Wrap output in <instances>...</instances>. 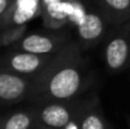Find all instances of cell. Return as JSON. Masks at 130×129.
<instances>
[{
	"instance_id": "cell-9",
	"label": "cell",
	"mask_w": 130,
	"mask_h": 129,
	"mask_svg": "<svg viewBox=\"0 0 130 129\" xmlns=\"http://www.w3.org/2000/svg\"><path fill=\"white\" fill-rule=\"evenodd\" d=\"M42 0H15L10 9L0 18V29L27 24L29 20L41 18Z\"/></svg>"
},
{
	"instance_id": "cell-11",
	"label": "cell",
	"mask_w": 130,
	"mask_h": 129,
	"mask_svg": "<svg viewBox=\"0 0 130 129\" xmlns=\"http://www.w3.org/2000/svg\"><path fill=\"white\" fill-rule=\"evenodd\" d=\"M107 19L111 27L130 22V0H90Z\"/></svg>"
},
{
	"instance_id": "cell-2",
	"label": "cell",
	"mask_w": 130,
	"mask_h": 129,
	"mask_svg": "<svg viewBox=\"0 0 130 129\" xmlns=\"http://www.w3.org/2000/svg\"><path fill=\"white\" fill-rule=\"evenodd\" d=\"M86 97L63 101H45L33 104L36 110L37 128L78 129L77 119Z\"/></svg>"
},
{
	"instance_id": "cell-12",
	"label": "cell",
	"mask_w": 130,
	"mask_h": 129,
	"mask_svg": "<svg viewBox=\"0 0 130 129\" xmlns=\"http://www.w3.org/2000/svg\"><path fill=\"white\" fill-rule=\"evenodd\" d=\"M36 110L34 106L18 109L0 115V129H36Z\"/></svg>"
},
{
	"instance_id": "cell-7",
	"label": "cell",
	"mask_w": 130,
	"mask_h": 129,
	"mask_svg": "<svg viewBox=\"0 0 130 129\" xmlns=\"http://www.w3.org/2000/svg\"><path fill=\"white\" fill-rule=\"evenodd\" d=\"M85 0H42L41 19L47 29L59 31L72 25Z\"/></svg>"
},
{
	"instance_id": "cell-14",
	"label": "cell",
	"mask_w": 130,
	"mask_h": 129,
	"mask_svg": "<svg viewBox=\"0 0 130 129\" xmlns=\"http://www.w3.org/2000/svg\"><path fill=\"white\" fill-rule=\"evenodd\" d=\"M15 0H0V18L10 9Z\"/></svg>"
},
{
	"instance_id": "cell-6",
	"label": "cell",
	"mask_w": 130,
	"mask_h": 129,
	"mask_svg": "<svg viewBox=\"0 0 130 129\" xmlns=\"http://www.w3.org/2000/svg\"><path fill=\"white\" fill-rule=\"evenodd\" d=\"M71 42L68 33L59 31L34 32L25 34L13 48L38 54H56Z\"/></svg>"
},
{
	"instance_id": "cell-5",
	"label": "cell",
	"mask_w": 130,
	"mask_h": 129,
	"mask_svg": "<svg viewBox=\"0 0 130 129\" xmlns=\"http://www.w3.org/2000/svg\"><path fill=\"white\" fill-rule=\"evenodd\" d=\"M56 54H38L33 52L11 49L0 57V66L29 79H34L53 61Z\"/></svg>"
},
{
	"instance_id": "cell-13",
	"label": "cell",
	"mask_w": 130,
	"mask_h": 129,
	"mask_svg": "<svg viewBox=\"0 0 130 129\" xmlns=\"http://www.w3.org/2000/svg\"><path fill=\"white\" fill-rule=\"evenodd\" d=\"M27 29H28L27 24L11 25V27L0 29V47H4V48L14 47L27 34Z\"/></svg>"
},
{
	"instance_id": "cell-4",
	"label": "cell",
	"mask_w": 130,
	"mask_h": 129,
	"mask_svg": "<svg viewBox=\"0 0 130 129\" xmlns=\"http://www.w3.org/2000/svg\"><path fill=\"white\" fill-rule=\"evenodd\" d=\"M104 61L112 74L125 71L130 66V22L112 27L104 39Z\"/></svg>"
},
{
	"instance_id": "cell-10",
	"label": "cell",
	"mask_w": 130,
	"mask_h": 129,
	"mask_svg": "<svg viewBox=\"0 0 130 129\" xmlns=\"http://www.w3.org/2000/svg\"><path fill=\"white\" fill-rule=\"evenodd\" d=\"M78 129H114L106 120L97 95L85 99V104L77 119Z\"/></svg>"
},
{
	"instance_id": "cell-8",
	"label": "cell",
	"mask_w": 130,
	"mask_h": 129,
	"mask_svg": "<svg viewBox=\"0 0 130 129\" xmlns=\"http://www.w3.org/2000/svg\"><path fill=\"white\" fill-rule=\"evenodd\" d=\"M33 79L18 75L0 66V108L11 106L29 99Z\"/></svg>"
},
{
	"instance_id": "cell-3",
	"label": "cell",
	"mask_w": 130,
	"mask_h": 129,
	"mask_svg": "<svg viewBox=\"0 0 130 129\" xmlns=\"http://www.w3.org/2000/svg\"><path fill=\"white\" fill-rule=\"evenodd\" d=\"M72 25L77 29L80 44L84 49H86L105 39L106 34L109 33V25L111 24L92 3L90 5L84 1Z\"/></svg>"
},
{
	"instance_id": "cell-1",
	"label": "cell",
	"mask_w": 130,
	"mask_h": 129,
	"mask_svg": "<svg viewBox=\"0 0 130 129\" xmlns=\"http://www.w3.org/2000/svg\"><path fill=\"white\" fill-rule=\"evenodd\" d=\"M82 52L84 48L78 41H71L56 53L45 70L33 79L28 100L39 104L81 97L90 84L87 62Z\"/></svg>"
},
{
	"instance_id": "cell-15",
	"label": "cell",
	"mask_w": 130,
	"mask_h": 129,
	"mask_svg": "<svg viewBox=\"0 0 130 129\" xmlns=\"http://www.w3.org/2000/svg\"><path fill=\"white\" fill-rule=\"evenodd\" d=\"M36 129H44V128H36Z\"/></svg>"
}]
</instances>
